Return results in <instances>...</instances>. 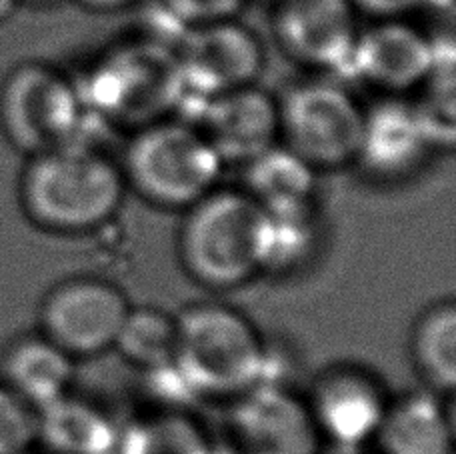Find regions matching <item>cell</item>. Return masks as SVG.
<instances>
[{
  "instance_id": "52a82bcc",
  "label": "cell",
  "mask_w": 456,
  "mask_h": 454,
  "mask_svg": "<svg viewBox=\"0 0 456 454\" xmlns=\"http://www.w3.org/2000/svg\"><path fill=\"white\" fill-rule=\"evenodd\" d=\"M0 110L6 134L32 157L69 142H88L78 86L43 64H24L12 72Z\"/></svg>"
},
{
  "instance_id": "7402d4cb",
  "label": "cell",
  "mask_w": 456,
  "mask_h": 454,
  "mask_svg": "<svg viewBox=\"0 0 456 454\" xmlns=\"http://www.w3.org/2000/svg\"><path fill=\"white\" fill-rule=\"evenodd\" d=\"M176 316L157 306H130L112 351L142 372L175 364Z\"/></svg>"
},
{
  "instance_id": "f546056e",
  "label": "cell",
  "mask_w": 456,
  "mask_h": 454,
  "mask_svg": "<svg viewBox=\"0 0 456 454\" xmlns=\"http://www.w3.org/2000/svg\"><path fill=\"white\" fill-rule=\"evenodd\" d=\"M213 454H239V452H236L232 447H216L215 444Z\"/></svg>"
},
{
  "instance_id": "5b68a950",
  "label": "cell",
  "mask_w": 456,
  "mask_h": 454,
  "mask_svg": "<svg viewBox=\"0 0 456 454\" xmlns=\"http://www.w3.org/2000/svg\"><path fill=\"white\" fill-rule=\"evenodd\" d=\"M223 170V158L197 126L162 118L138 128L122 174L151 205L186 210L218 189Z\"/></svg>"
},
{
  "instance_id": "484cf974",
  "label": "cell",
  "mask_w": 456,
  "mask_h": 454,
  "mask_svg": "<svg viewBox=\"0 0 456 454\" xmlns=\"http://www.w3.org/2000/svg\"><path fill=\"white\" fill-rule=\"evenodd\" d=\"M356 11H364L379 19H401L403 14L414 11L427 0H353Z\"/></svg>"
},
{
  "instance_id": "4316f807",
  "label": "cell",
  "mask_w": 456,
  "mask_h": 454,
  "mask_svg": "<svg viewBox=\"0 0 456 454\" xmlns=\"http://www.w3.org/2000/svg\"><path fill=\"white\" fill-rule=\"evenodd\" d=\"M85 6L94 8V11H117V8L133 4L134 0H80Z\"/></svg>"
},
{
  "instance_id": "7a4b0ae2",
  "label": "cell",
  "mask_w": 456,
  "mask_h": 454,
  "mask_svg": "<svg viewBox=\"0 0 456 454\" xmlns=\"http://www.w3.org/2000/svg\"><path fill=\"white\" fill-rule=\"evenodd\" d=\"M175 367L199 399H226L266 383L273 354L256 324L224 303H197L176 314Z\"/></svg>"
},
{
  "instance_id": "7c38bea8",
  "label": "cell",
  "mask_w": 456,
  "mask_h": 454,
  "mask_svg": "<svg viewBox=\"0 0 456 454\" xmlns=\"http://www.w3.org/2000/svg\"><path fill=\"white\" fill-rule=\"evenodd\" d=\"M273 28L292 59L327 70H348L361 32L353 0H279Z\"/></svg>"
},
{
  "instance_id": "83f0119b",
  "label": "cell",
  "mask_w": 456,
  "mask_h": 454,
  "mask_svg": "<svg viewBox=\"0 0 456 454\" xmlns=\"http://www.w3.org/2000/svg\"><path fill=\"white\" fill-rule=\"evenodd\" d=\"M19 0H0V22H4L14 14Z\"/></svg>"
},
{
  "instance_id": "8fae6325",
  "label": "cell",
  "mask_w": 456,
  "mask_h": 454,
  "mask_svg": "<svg viewBox=\"0 0 456 454\" xmlns=\"http://www.w3.org/2000/svg\"><path fill=\"white\" fill-rule=\"evenodd\" d=\"M306 402L324 444L358 449L377 439L390 396L377 375L340 364L316 377Z\"/></svg>"
},
{
  "instance_id": "d6986e66",
  "label": "cell",
  "mask_w": 456,
  "mask_h": 454,
  "mask_svg": "<svg viewBox=\"0 0 456 454\" xmlns=\"http://www.w3.org/2000/svg\"><path fill=\"white\" fill-rule=\"evenodd\" d=\"M244 181L242 191L266 210L313 207L316 170L284 144L244 165Z\"/></svg>"
},
{
  "instance_id": "2e32d148",
  "label": "cell",
  "mask_w": 456,
  "mask_h": 454,
  "mask_svg": "<svg viewBox=\"0 0 456 454\" xmlns=\"http://www.w3.org/2000/svg\"><path fill=\"white\" fill-rule=\"evenodd\" d=\"M444 399L428 388L390 396L374 439L379 454H454V417Z\"/></svg>"
},
{
  "instance_id": "5bb4252c",
  "label": "cell",
  "mask_w": 456,
  "mask_h": 454,
  "mask_svg": "<svg viewBox=\"0 0 456 454\" xmlns=\"http://www.w3.org/2000/svg\"><path fill=\"white\" fill-rule=\"evenodd\" d=\"M436 64V40L401 19H380L358 32L348 72L382 91L401 94L425 85Z\"/></svg>"
},
{
  "instance_id": "30bf717a",
  "label": "cell",
  "mask_w": 456,
  "mask_h": 454,
  "mask_svg": "<svg viewBox=\"0 0 456 454\" xmlns=\"http://www.w3.org/2000/svg\"><path fill=\"white\" fill-rule=\"evenodd\" d=\"M175 53L186 99H208L255 85L265 67L258 38L234 19L186 27Z\"/></svg>"
},
{
  "instance_id": "f1b7e54d",
  "label": "cell",
  "mask_w": 456,
  "mask_h": 454,
  "mask_svg": "<svg viewBox=\"0 0 456 454\" xmlns=\"http://www.w3.org/2000/svg\"><path fill=\"white\" fill-rule=\"evenodd\" d=\"M427 4H433L436 8H451L452 0H427Z\"/></svg>"
},
{
  "instance_id": "603a6c76",
  "label": "cell",
  "mask_w": 456,
  "mask_h": 454,
  "mask_svg": "<svg viewBox=\"0 0 456 454\" xmlns=\"http://www.w3.org/2000/svg\"><path fill=\"white\" fill-rule=\"evenodd\" d=\"M266 210V208H265ZM319 247V226L313 207L266 210L263 272L297 271Z\"/></svg>"
},
{
  "instance_id": "d4e9b609",
  "label": "cell",
  "mask_w": 456,
  "mask_h": 454,
  "mask_svg": "<svg viewBox=\"0 0 456 454\" xmlns=\"http://www.w3.org/2000/svg\"><path fill=\"white\" fill-rule=\"evenodd\" d=\"M170 12L186 27L234 19L244 0H165Z\"/></svg>"
},
{
  "instance_id": "6da1fadb",
  "label": "cell",
  "mask_w": 456,
  "mask_h": 454,
  "mask_svg": "<svg viewBox=\"0 0 456 454\" xmlns=\"http://www.w3.org/2000/svg\"><path fill=\"white\" fill-rule=\"evenodd\" d=\"M122 168L91 142L35 154L24 170L20 202L38 229L86 234L107 226L125 200Z\"/></svg>"
},
{
  "instance_id": "277c9868",
  "label": "cell",
  "mask_w": 456,
  "mask_h": 454,
  "mask_svg": "<svg viewBox=\"0 0 456 454\" xmlns=\"http://www.w3.org/2000/svg\"><path fill=\"white\" fill-rule=\"evenodd\" d=\"M85 110L104 123L142 128L186 101L175 48L159 40H134L112 48L78 86Z\"/></svg>"
},
{
  "instance_id": "ba28073f",
  "label": "cell",
  "mask_w": 456,
  "mask_h": 454,
  "mask_svg": "<svg viewBox=\"0 0 456 454\" xmlns=\"http://www.w3.org/2000/svg\"><path fill=\"white\" fill-rule=\"evenodd\" d=\"M125 290L110 280L75 277L54 285L40 304V335L72 359L112 351L130 311Z\"/></svg>"
},
{
  "instance_id": "ffe728a7",
  "label": "cell",
  "mask_w": 456,
  "mask_h": 454,
  "mask_svg": "<svg viewBox=\"0 0 456 454\" xmlns=\"http://www.w3.org/2000/svg\"><path fill=\"white\" fill-rule=\"evenodd\" d=\"M210 441L189 410L154 409L120 426L114 454H213Z\"/></svg>"
},
{
  "instance_id": "ac0fdd59",
  "label": "cell",
  "mask_w": 456,
  "mask_h": 454,
  "mask_svg": "<svg viewBox=\"0 0 456 454\" xmlns=\"http://www.w3.org/2000/svg\"><path fill=\"white\" fill-rule=\"evenodd\" d=\"M120 426L77 394H64L38 409V444L48 454H114Z\"/></svg>"
},
{
  "instance_id": "e0dca14e",
  "label": "cell",
  "mask_w": 456,
  "mask_h": 454,
  "mask_svg": "<svg viewBox=\"0 0 456 454\" xmlns=\"http://www.w3.org/2000/svg\"><path fill=\"white\" fill-rule=\"evenodd\" d=\"M77 359L45 335H28L6 346L0 383L37 410L72 393Z\"/></svg>"
},
{
  "instance_id": "9c48e42d",
  "label": "cell",
  "mask_w": 456,
  "mask_h": 454,
  "mask_svg": "<svg viewBox=\"0 0 456 454\" xmlns=\"http://www.w3.org/2000/svg\"><path fill=\"white\" fill-rule=\"evenodd\" d=\"M228 447L239 454H322L306 396L284 383H260L231 399Z\"/></svg>"
},
{
  "instance_id": "8992f818",
  "label": "cell",
  "mask_w": 456,
  "mask_h": 454,
  "mask_svg": "<svg viewBox=\"0 0 456 454\" xmlns=\"http://www.w3.org/2000/svg\"><path fill=\"white\" fill-rule=\"evenodd\" d=\"M281 141L319 170L354 165L361 149L364 110L345 86L308 80L279 101Z\"/></svg>"
},
{
  "instance_id": "cb8c5ba5",
  "label": "cell",
  "mask_w": 456,
  "mask_h": 454,
  "mask_svg": "<svg viewBox=\"0 0 456 454\" xmlns=\"http://www.w3.org/2000/svg\"><path fill=\"white\" fill-rule=\"evenodd\" d=\"M38 444V410L0 383V454H24Z\"/></svg>"
},
{
  "instance_id": "4fadbf2b",
  "label": "cell",
  "mask_w": 456,
  "mask_h": 454,
  "mask_svg": "<svg viewBox=\"0 0 456 454\" xmlns=\"http://www.w3.org/2000/svg\"><path fill=\"white\" fill-rule=\"evenodd\" d=\"M200 101L194 126L205 134L224 165H248L281 141L279 101L248 85Z\"/></svg>"
},
{
  "instance_id": "9a60e30c",
  "label": "cell",
  "mask_w": 456,
  "mask_h": 454,
  "mask_svg": "<svg viewBox=\"0 0 456 454\" xmlns=\"http://www.w3.org/2000/svg\"><path fill=\"white\" fill-rule=\"evenodd\" d=\"M436 150L420 109L401 99H387L364 110L356 165L379 181L406 178Z\"/></svg>"
},
{
  "instance_id": "4dcf8cb0",
  "label": "cell",
  "mask_w": 456,
  "mask_h": 454,
  "mask_svg": "<svg viewBox=\"0 0 456 454\" xmlns=\"http://www.w3.org/2000/svg\"><path fill=\"white\" fill-rule=\"evenodd\" d=\"M24 454H48V452H45V450H43V452H37L35 449H32V450H28V452H24Z\"/></svg>"
},
{
  "instance_id": "3957f363",
  "label": "cell",
  "mask_w": 456,
  "mask_h": 454,
  "mask_svg": "<svg viewBox=\"0 0 456 454\" xmlns=\"http://www.w3.org/2000/svg\"><path fill=\"white\" fill-rule=\"evenodd\" d=\"M178 255L202 287L231 290L263 274L266 210L242 189H215L184 210Z\"/></svg>"
},
{
  "instance_id": "44dd1931",
  "label": "cell",
  "mask_w": 456,
  "mask_h": 454,
  "mask_svg": "<svg viewBox=\"0 0 456 454\" xmlns=\"http://www.w3.org/2000/svg\"><path fill=\"white\" fill-rule=\"evenodd\" d=\"M411 359L428 391L451 396L456 388V306H428L411 332Z\"/></svg>"
}]
</instances>
